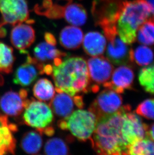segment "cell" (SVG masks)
<instances>
[{"label":"cell","mask_w":154,"mask_h":155,"mask_svg":"<svg viewBox=\"0 0 154 155\" xmlns=\"http://www.w3.org/2000/svg\"><path fill=\"white\" fill-rule=\"evenodd\" d=\"M130 109L129 105H124L117 113L97 120L90 139L93 149L97 154L128 155V147L124 142L121 129L124 114Z\"/></svg>","instance_id":"6da1fadb"},{"label":"cell","mask_w":154,"mask_h":155,"mask_svg":"<svg viewBox=\"0 0 154 155\" xmlns=\"http://www.w3.org/2000/svg\"><path fill=\"white\" fill-rule=\"evenodd\" d=\"M67 57L58 64L53 65L51 75L55 91L65 92L71 97L87 92L91 79L87 62L82 57Z\"/></svg>","instance_id":"7a4b0ae2"},{"label":"cell","mask_w":154,"mask_h":155,"mask_svg":"<svg viewBox=\"0 0 154 155\" xmlns=\"http://www.w3.org/2000/svg\"><path fill=\"white\" fill-rule=\"evenodd\" d=\"M151 9L146 0H125L117 22V31L124 42L131 45L140 27L150 17Z\"/></svg>","instance_id":"3957f363"},{"label":"cell","mask_w":154,"mask_h":155,"mask_svg":"<svg viewBox=\"0 0 154 155\" xmlns=\"http://www.w3.org/2000/svg\"><path fill=\"white\" fill-rule=\"evenodd\" d=\"M97 121V117L92 111L79 109L59 120L58 126L62 130H69L80 141L85 142L92 137Z\"/></svg>","instance_id":"277c9868"},{"label":"cell","mask_w":154,"mask_h":155,"mask_svg":"<svg viewBox=\"0 0 154 155\" xmlns=\"http://www.w3.org/2000/svg\"><path fill=\"white\" fill-rule=\"evenodd\" d=\"M125 0H102L95 1L92 6V14L95 23L100 26L105 36L118 34L117 22Z\"/></svg>","instance_id":"5b68a950"},{"label":"cell","mask_w":154,"mask_h":155,"mask_svg":"<svg viewBox=\"0 0 154 155\" xmlns=\"http://www.w3.org/2000/svg\"><path fill=\"white\" fill-rule=\"evenodd\" d=\"M24 110L23 119L27 125L47 136L54 134V129L50 126L54 119V115L49 105L32 99L29 100Z\"/></svg>","instance_id":"8992f818"},{"label":"cell","mask_w":154,"mask_h":155,"mask_svg":"<svg viewBox=\"0 0 154 155\" xmlns=\"http://www.w3.org/2000/svg\"><path fill=\"white\" fill-rule=\"evenodd\" d=\"M0 25L15 26L26 22L32 23L29 19V11L26 0H0Z\"/></svg>","instance_id":"52a82bcc"},{"label":"cell","mask_w":154,"mask_h":155,"mask_svg":"<svg viewBox=\"0 0 154 155\" xmlns=\"http://www.w3.org/2000/svg\"><path fill=\"white\" fill-rule=\"evenodd\" d=\"M122 97L120 94L107 88L98 95L89 110L92 111L98 120L119 111L122 107Z\"/></svg>","instance_id":"ba28073f"},{"label":"cell","mask_w":154,"mask_h":155,"mask_svg":"<svg viewBox=\"0 0 154 155\" xmlns=\"http://www.w3.org/2000/svg\"><path fill=\"white\" fill-rule=\"evenodd\" d=\"M148 126L134 113L131 109L127 110L124 114L122 125V135L124 142L128 149L135 142L147 138Z\"/></svg>","instance_id":"9c48e42d"},{"label":"cell","mask_w":154,"mask_h":155,"mask_svg":"<svg viewBox=\"0 0 154 155\" xmlns=\"http://www.w3.org/2000/svg\"><path fill=\"white\" fill-rule=\"evenodd\" d=\"M108 45L106 56L108 60L116 65H129L131 60V49L129 45L124 42L118 34L106 38Z\"/></svg>","instance_id":"30bf717a"},{"label":"cell","mask_w":154,"mask_h":155,"mask_svg":"<svg viewBox=\"0 0 154 155\" xmlns=\"http://www.w3.org/2000/svg\"><path fill=\"white\" fill-rule=\"evenodd\" d=\"M44 74V66L27 53L25 63L19 66L14 73L13 82L18 85L26 87L40 74Z\"/></svg>","instance_id":"8fae6325"},{"label":"cell","mask_w":154,"mask_h":155,"mask_svg":"<svg viewBox=\"0 0 154 155\" xmlns=\"http://www.w3.org/2000/svg\"><path fill=\"white\" fill-rule=\"evenodd\" d=\"M28 91L21 89L19 92L9 91L0 98V108L4 113L11 117H17L25 110L29 101L27 98Z\"/></svg>","instance_id":"7c38bea8"},{"label":"cell","mask_w":154,"mask_h":155,"mask_svg":"<svg viewBox=\"0 0 154 155\" xmlns=\"http://www.w3.org/2000/svg\"><path fill=\"white\" fill-rule=\"evenodd\" d=\"M87 63L91 81L101 84L110 79L114 67L108 59L102 55L93 57L88 60Z\"/></svg>","instance_id":"4fadbf2b"},{"label":"cell","mask_w":154,"mask_h":155,"mask_svg":"<svg viewBox=\"0 0 154 155\" xmlns=\"http://www.w3.org/2000/svg\"><path fill=\"white\" fill-rule=\"evenodd\" d=\"M34 58L44 66L52 63L53 65L58 64L68 54L59 50L56 44L46 41L38 44L34 49Z\"/></svg>","instance_id":"5bb4252c"},{"label":"cell","mask_w":154,"mask_h":155,"mask_svg":"<svg viewBox=\"0 0 154 155\" xmlns=\"http://www.w3.org/2000/svg\"><path fill=\"white\" fill-rule=\"evenodd\" d=\"M134 79V72L132 68L129 66L122 65L114 71L111 80L104 83L103 86L119 94H122L125 89L132 87Z\"/></svg>","instance_id":"9a60e30c"},{"label":"cell","mask_w":154,"mask_h":155,"mask_svg":"<svg viewBox=\"0 0 154 155\" xmlns=\"http://www.w3.org/2000/svg\"><path fill=\"white\" fill-rule=\"evenodd\" d=\"M10 40L12 45L22 53L35 41V30L29 23L18 24L11 30Z\"/></svg>","instance_id":"2e32d148"},{"label":"cell","mask_w":154,"mask_h":155,"mask_svg":"<svg viewBox=\"0 0 154 155\" xmlns=\"http://www.w3.org/2000/svg\"><path fill=\"white\" fill-rule=\"evenodd\" d=\"M17 130L16 124L9 123L7 116L0 114V155L15 154L16 140L13 133Z\"/></svg>","instance_id":"e0dca14e"},{"label":"cell","mask_w":154,"mask_h":155,"mask_svg":"<svg viewBox=\"0 0 154 155\" xmlns=\"http://www.w3.org/2000/svg\"><path fill=\"white\" fill-rule=\"evenodd\" d=\"M83 47L85 52L92 57L101 56L106 48V38L100 33L91 31L83 38Z\"/></svg>","instance_id":"ac0fdd59"},{"label":"cell","mask_w":154,"mask_h":155,"mask_svg":"<svg viewBox=\"0 0 154 155\" xmlns=\"http://www.w3.org/2000/svg\"><path fill=\"white\" fill-rule=\"evenodd\" d=\"M58 94L50 101L49 106L53 112L62 119L70 116L74 109V97L65 92Z\"/></svg>","instance_id":"d6986e66"},{"label":"cell","mask_w":154,"mask_h":155,"mask_svg":"<svg viewBox=\"0 0 154 155\" xmlns=\"http://www.w3.org/2000/svg\"><path fill=\"white\" fill-rule=\"evenodd\" d=\"M84 34L80 28L69 26L62 30L59 36L60 44L68 50H76L83 42Z\"/></svg>","instance_id":"ffe728a7"},{"label":"cell","mask_w":154,"mask_h":155,"mask_svg":"<svg viewBox=\"0 0 154 155\" xmlns=\"http://www.w3.org/2000/svg\"><path fill=\"white\" fill-rule=\"evenodd\" d=\"M87 13L82 5L70 3L66 5L65 16L64 19L73 26H81L86 23Z\"/></svg>","instance_id":"44dd1931"},{"label":"cell","mask_w":154,"mask_h":155,"mask_svg":"<svg viewBox=\"0 0 154 155\" xmlns=\"http://www.w3.org/2000/svg\"><path fill=\"white\" fill-rule=\"evenodd\" d=\"M38 131H30L24 135L21 147L27 154L36 155L41 150L43 145L42 135Z\"/></svg>","instance_id":"7402d4cb"},{"label":"cell","mask_w":154,"mask_h":155,"mask_svg":"<svg viewBox=\"0 0 154 155\" xmlns=\"http://www.w3.org/2000/svg\"><path fill=\"white\" fill-rule=\"evenodd\" d=\"M34 95L41 101H50L55 96V88L51 81L42 78L37 81L34 86Z\"/></svg>","instance_id":"603a6c76"},{"label":"cell","mask_w":154,"mask_h":155,"mask_svg":"<svg viewBox=\"0 0 154 155\" xmlns=\"http://www.w3.org/2000/svg\"><path fill=\"white\" fill-rule=\"evenodd\" d=\"M139 42L145 45L154 44V19L149 18L139 28L136 36Z\"/></svg>","instance_id":"cb8c5ba5"},{"label":"cell","mask_w":154,"mask_h":155,"mask_svg":"<svg viewBox=\"0 0 154 155\" xmlns=\"http://www.w3.org/2000/svg\"><path fill=\"white\" fill-rule=\"evenodd\" d=\"M131 60L140 66H146L153 62L154 53L151 49L145 45L139 46L135 50L131 49Z\"/></svg>","instance_id":"d4e9b609"},{"label":"cell","mask_w":154,"mask_h":155,"mask_svg":"<svg viewBox=\"0 0 154 155\" xmlns=\"http://www.w3.org/2000/svg\"><path fill=\"white\" fill-rule=\"evenodd\" d=\"M14 60L13 48L0 41V72L11 73Z\"/></svg>","instance_id":"484cf974"},{"label":"cell","mask_w":154,"mask_h":155,"mask_svg":"<svg viewBox=\"0 0 154 155\" xmlns=\"http://www.w3.org/2000/svg\"><path fill=\"white\" fill-rule=\"evenodd\" d=\"M44 153L49 155H68L69 150L62 139L54 138L47 141L44 147Z\"/></svg>","instance_id":"4316f807"},{"label":"cell","mask_w":154,"mask_h":155,"mask_svg":"<svg viewBox=\"0 0 154 155\" xmlns=\"http://www.w3.org/2000/svg\"><path fill=\"white\" fill-rule=\"evenodd\" d=\"M154 155V142L149 138L133 143L128 149V155Z\"/></svg>","instance_id":"83f0119b"},{"label":"cell","mask_w":154,"mask_h":155,"mask_svg":"<svg viewBox=\"0 0 154 155\" xmlns=\"http://www.w3.org/2000/svg\"><path fill=\"white\" fill-rule=\"evenodd\" d=\"M139 81L146 92L154 94V63L140 70Z\"/></svg>","instance_id":"f1b7e54d"},{"label":"cell","mask_w":154,"mask_h":155,"mask_svg":"<svg viewBox=\"0 0 154 155\" xmlns=\"http://www.w3.org/2000/svg\"><path fill=\"white\" fill-rule=\"evenodd\" d=\"M136 112L146 119L154 120V99H148L141 103Z\"/></svg>","instance_id":"f546056e"},{"label":"cell","mask_w":154,"mask_h":155,"mask_svg":"<svg viewBox=\"0 0 154 155\" xmlns=\"http://www.w3.org/2000/svg\"><path fill=\"white\" fill-rule=\"evenodd\" d=\"M45 41L48 43H51L56 44V45L57 43L55 37L54 35L50 33H46L45 34Z\"/></svg>","instance_id":"4dcf8cb0"},{"label":"cell","mask_w":154,"mask_h":155,"mask_svg":"<svg viewBox=\"0 0 154 155\" xmlns=\"http://www.w3.org/2000/svg\"><path fill=\"white\" fill-rule=\"evenodd\" d=\"M147 138L154 142V124L149 127L147 131Z\"/></svg>","instance_id":"1f68e13d"},{"label":"cell","mask_w":154,"mask_h":155,"mask_svg":"<svg viewBox=\"0 0 154 155\" xmlns=\"http://www.w3.org/2000/svg\"><path fill=\"white\" fill-rule=\"evenodd\" d=\"M149 5H150L151 9V13L150 17L154 19V0H146Z\"/></svg>","instance_id":"d6a6232c"},{"label":"cell","mask_w":154,"mask_h":155,"mask_svg":"<svg viewBox=\"0 0 154 155\" xmlns=\"http://www.w3.org/2000/svg\"><path fill=\"white\" fill-rule=\"evenodd\" d=\"M7 35V31L4 26L0 25V38H4Z\"/></svg>","instance_id":"836d02e7"},{"label":"cell","mask_w":154,"mask_h":155,"mask_svg":"<svg viewBox=\"0 0 154 155\" xmlns=\"http://www.w3.org/2000/svg\"><path fill=\"white\" fill-rule=\"evenodd\" d=\"M3 79L2 78V76L0 75V85H1L2 84H3Z\"/></svg>","instance_id":"e575fe53"},{"label":"cell","mask_w":154,"mask_h":155,"mask_svg":"<svg viewBox=\"0 0 154 155\" xmlns=\"http://www.w3.org/2000/svg\"><path fill=\"white\" fill-rule=\"evenodd\" d=\"M68 1H71L72 0H68Z\"/></svg>","instance_id":"d590c367"}]
</instances>
